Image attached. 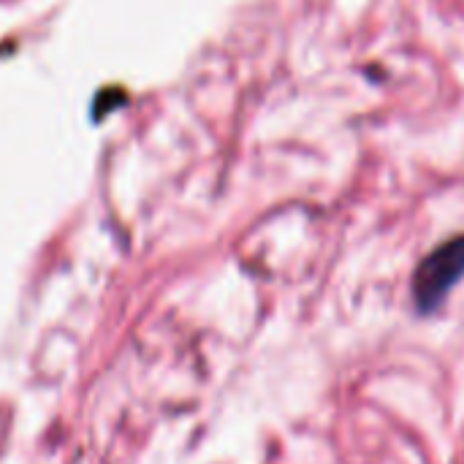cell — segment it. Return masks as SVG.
<instances>
[{
	"label": "cell",
	"mask_w": 464,
	"mask_h": 464,
	"mask_svg": "<svg viewBox=\"0 0 464 464\" xmlns=\"http://www.w3.org/2000/svg\"><path fill=\"white\" fill-rule=\"evenodd\" d=\"M464 277V237H457L430 253L413 280V294L421 310H435Z\"/></svg>",
	"instance_id": "cell-1"
}]
</instances>
